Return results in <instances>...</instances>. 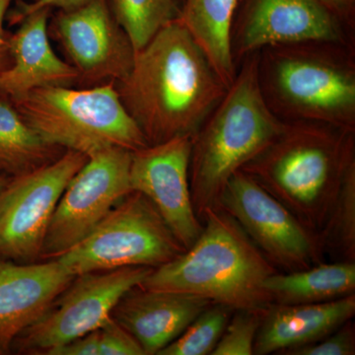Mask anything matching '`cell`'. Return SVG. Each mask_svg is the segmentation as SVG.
<instances>
[{
    "label": "cell",
    "instance_id": "3957f363",
    "mask_svg": "<svg viewBox=\"0 0 355 355\" xmlns=\"http://www.w3.org/2000/svg\"><path fill=\"white\" fill-rule=\"evenodd\" d=\"M257 73L279 120L355 132V44L312 40L266 46L258 51Z\"/></svg>",
    "mask_w": 355,
    "mask_h": 355
},
{
    "label": "cell",
    "instance_id": "44dd1931",
    "mask_svg": "<svg viewBox=\"0 0 355 355\" xmlns=\"http://www.w3.org/2000/svg\"><path fill=\"white\" fill-rule=\"evenodd\" d=\"M62 149L44 141L0 94V175L17 176L55 160Z\"/></svg>",
    "mask_w": 355,
    "mask_h": 355
},
{
    "label": "cell",
    "instance_id": "6da1fadb",
    "mask_svg": "<svg viewBox=\"0 0 355 355\" xmlns=\"http://www.w3.org/2000/svg\"><path fill=\"white\" fill-rule=\"evenodd\" d=\"M116 86L148 146L193 137L228 89L179 18L135 51Z\"/></svg>",
    "mask_w": 355,
    "mask_h": 355
},
{
    "label": "cell",
    "instance_id": "52a82bcc",
    "mask_svg": "<svg viewBox=\"0 0 355 355\" xmlns=\"http://www.w3.org/2000/svg\"><path fill=\"white\" fill-rule=\"evenodd\" d=\"M184 251L153 203L132 191L57 260L76 277L125 266L155 268Z\"/></svg>",
    "mask_w": 355,
    "mask_h": 355
},
{
    "label": "cell",
    "instance_id": "4dcf8cb0",
    "mask_svg": "<svg viewBox=\"0 0 355 355\" xmlns=\"http://www.w3.org/2000/svg\"><path fill=\"white\" fill-rule=\"evenodd\" d=\"M13 0H0V73L10 64L9 35L4 29V21Z\"/></svg>",
    "mask_w": 355,
    "mask_h": 355
},
{
    "label": "cell",
    "instance_id": "8992f818",
    "mask_svg": "<svg viewBox=\"0 0 355 355\" xmlns=\"http://www.w3.org/2000/svg\"><path fill=\"white\" fill-rule=\"evenodd\" d=\"M11 102L42 139L65 150L88 157L113 147L135 151L148 146L114 81L85 89L36 88Z\"/></svg>",
    "mask_w": 355,
    "mask_h": 355
},
{
    "label": "cell",
    "instance_id": "7402d4cb",
    "mask_svg": "<svg viewBox=\"0 0 355 355\" xmlns=\"http://www.w3.org/2000/svg\"><path fill=\"white\" fill-rule=\"evenodd\" d=\"M318 235L324 256L331 261L355 263V159L345 169Z\"/></svg>",
    "mask_w": 355,
    "mask_h": 355
},
{
    "label": "cell",
    "instance_id": "2e32d148",
    "mask_svg": "<svg viewBox=\"0 0 355 355\" xmlns=\"http://www.w3.org/2000/svg\"><path fill=\"white\" fill-rule=\"evenodd\" d=\"M212 304L209 299L139 286L123 294L112 317L139 342L144 355H158Z\"/></svg>",
    "mask_w": 355,
    "mask_h": 355
},
{
    "label": "cell",
    "instance_id": "9c48e42d",
    "mask_svg": "<svg viewBox=\"0 0 355 355\" xmlns=\"http://www.w3.org/2000/svg\"><path fill=\"white\" fill-rule=\"evenodd\" d=\"M87 159L67 150L41 167L9 178L0 191V259L33 263L40 258L58 200Z\"/></svg>",
    "mask_w": 355,
    "mask_h": 355
},
{
    "label": "cell",
    "instance_id": "ac0fdd59",
    "mask_svg": "<svg viewBox=\"0 0 355 355\" xmlns=\"http://www.w3.org/2000/svg\"><path fill=\"white\" fill-rule=\"evenodd\" d=\"M355 315V293L314 304H275L263 313L254 354H282L317 342Z\"/></svg>",
    "mask_w": 355,
    "mask_h": 355
},
{
    "label": "cell",
    "instance_id": "ffe728a7",
    "mask_svg": "<svg viewBox=\"0 0 355 355\" xmlns=\"http://www.w3.org/2000/svg\"><path fill=\"white\" fill-rule=\"evenodd\" d=\"M238 3L239 0H183L179 17L227 88L238 70L230 46Z\"/></svg>",
    "mask_w": 355,
    "mask_h": 355
},
{
    "label": "cell",
    "instance_id": "30bf717a",
    "mask_svg": "<svg viewBox=\"0 0 355 355\" xmlns=\"http://www.w3.org/2000/svg\"><path fill=\"white\" fill-rule=\"evenodd\" d=\"M218 207L238 222L279 272H297L326 261L318 233L242 170L228 182Z\"/></svg>",
    "mask_w": 355,
    "mask_h": 355
},
{
    "label": "cell",
    "instance_id": "f546056e",
    "mask_svg": "<svg viewBox=\"0 0 355 355\" xmlns=\"http://www.w3.org/2000/svg\"><path fill=\"white\" fill-rule=\"evenodd\" d=\"M350 29L355 30V0H316Z\"/></svg>",
    "mask_w": 355,
    "mask_h": 355
},
{
    "label": "cell",
    "instance_id": "d6a6232c",
    "mask_svg": "<svg viewBox=\"0 0 355 355\" xmlns=\"http://www.w3.org/2000/svg\"><path fill=\"white\" fill-rule=\"evenodd\" d=\"M181 2H183V0H181Z\"/></svg>",
    "mask_w": 355,
    "mask_h": 355
},
{
    "label": "cell",
    "instance_id": "f1b7e54d",
    "mask_svg": "<svg viewBox=\"0 0 355 355\" xmlns=\"http://www.w3.org/2000/svg\"><path fill=\"white\" fill-rule=\"evenodd\" d=\"M46 355H99V331L74 338L51 349Z\"/></svg>",
    "mask_w": 355,
    "mask_h": 355
},
{
    "label": "cell",
    "instance_id": "603a6c76",
    "mask_svg": "<svg viewBox=\"0 0 355 355\" xmlns=\"http://www.w3.org/2000/svg\"><path fill=\"white\" fill-rule=\"evenodd\" d=\"M114 19L130 39L135 51L146 46L181 14V0H109Z\"/></svg>",
    "mask_w": 355,
    "mask_h": 355
},
{
    "label": "cell",
    "instance_id": "9a60e30c",
    "mask_svg": "<svg viewBox=\"0 0 355 355\" xmlns=\"http://www.w3.org/2000/svg\"><path fill=\"white\" fill-rule=\"evenodd\" d=\"M74 277L57 259L41 263L0 259V355L11 354L16 338L43 316Z\"/></svg>",
    "mask_w": 355,
    "mask_h": 355
},
{
    "label": "cell",
    "instance_id": "7c38bea8",
    "mask_svg": "<svg viewBox=\"0 0 355 355\" xmlns=\"http://www.w3.org/2000/svg\"><path fill=\"white\" fill-rule=\"evenodd\" d=\"M312 40L355 44V30L316 0H239L230 36L237 69L266 46Z\"/></svg>",
    "mask_w": 355,
    "mask_h": 355
},
{
    "label": "cell",
    "instance_id": "7a4b0ae2",
    "mask_svg": "<svg viewBox=\"0 0 355 355\" xmlns=\"http://www.w3.org/2000/svg\"><path fill=\"white\" fill-rule=\"evenodd\" d=\"M354 159L355 132L321 121H284L241 170L318 233Z\"/></svg>",
    "mask_w": 355,
    "mask_h": 355
},
{
    "label": "cell",
    "instance_id": "1f68e13d",
    "mask_svg": "<svg viewBox=\"0 0 355 355\" xmlns=\"http://www.w3.org/2000/svg\"><path fill=\"white\" fill-rule=\"evenodd\" d=\"M9 178L4 176V175H0V191H2V189L4 188V186L7 184V182H8Z\"/></svg>",
    "mask_w": 355,
    "mask_h": 355
},
{
    "label": "cell",
    "instance_id": "8fae6325",
    "mask_svg": "<svg viewBox=\"0 0 355 355\" xmlns=\"http://www.w3.org/2000/svg\"><path fill=\"white\" fill-rule=\"evenodd\" d=\"M132 153L113 147L88 156L58 200L40 258L55 260L67 253L132 191Z\"/></svg>",
    "mask_w": 355,
    "mask_h": 355
},
{
    "label": "cell",
    "instance_id": "484cf974",
    "mask_svg": "<svg viewBox=\"0 0 355 355\" xmlns=\"http://www.w3.org/2000/svg\"><path fill=\"white\" fill-rule=\"evenodd\" d=\"M355 324L352 320L317 342L287 350L282 355H354Z\"/></svg>",
    "mask_w": 355,
    "mask_h": 355
},
{
    "label": "cell",
    "instance_id": "5bb4252c",
    "mask_svg": "<svg viewBox=\"0 0 355 355\" xmlns=\"http://www.w3.org/2000/svg\"><path fill=\"white\" fill-rule=\"evenodd\" d=\"M191 140L184 135L132 151L130 170L132 190L153 203L186 250L197 241L203 226L191 202Z\"/></svg>",
    "mask_w": 355,
    "mask_h": 355
},
{
    "label": "cell",
    "instance_id": "4fadbf2b",
    "mask_svg": "<svg viewBox=\"0 0 355 355\" xmlns=\"http://www.w3.org/2000/svg\"><path fill=\"white\" fill-rule=\"evenodd\" d=\"M51 32L78 72L79 81L88 85L118 83L132 69L135 51L114 19L109 0L58 10Z\"/></svg>",
    "mask_w": 355,
    "mask_h": 355
},
{
    "label": "cell",
    "instance_id": "d4e9b609",
    "mask_svg": "<svg viewBox=\"0 0 355 355\" xmlns=\"http://www.w3.org/2000/svg\"><path fill=\"white\" fill-rule=\"evenodd\" d=\"M265 311H233L211 355H253Z\"/></svg>",
    "mask_w": 355,
    "mask_h": 355
},
{
    "label": "cell",
    "instance_id": "5b68a950",
    "mask_svg": "<svg viewBox=\"0 0 355 355\" xmlns=\"http://www.w3.org/2000/svg\"><path fill=\"white\" fill-rule=\"evenodd\" d=\"M257 64L258 51L242 60L225 95L193 135L189 180L200 221L207 210L219 207L233 175L284 128L261 96Z\"/></svg>",
    "mask_w": 355,
    "mask_h": 355
},
{
    "label": "cell",
    "instance_id": "cb8c5ba5",
    "mask_svg": "<svg viewBox=\"0 0 355 355\" xmlns=\"http://www.w3.org/2000/svg\"><path fill=\"white\" fill-rule=\"evenodd\" d=\"M233 310L212 303L158 355H211Z\"/></svg>",
    "mask_w": 355,
    "mask_h": 355
},
{
    "label": "cell",
    "instance_id": "83f0119b",
    "mask_svg": "<svg viewBox=\"0 0 355 355\" xmlns=\"http://www.w3.org/2000/svg\"><path fill=\"white\" fill-rule=\"evenodd\" d=\"M93 0H33L30 2H21L17 8L14 9L11 14V20L14 24H17L25 16L43 9H57V10H71L85 6Z\"/></svg>",
    "mask_w": 355,
    "mask_h": 355
},
{
    "label": "cell",
    "instance_id": "e0dca14e",
    "mask_svg": "<svg viewBox=\"0 0 355 355\" xmlns=\"http://www.w3.org/2000/svg\"><path fill=\"white\" fill-rule=\"evenodd\" d=\"M51 10L43 9L25 16L9 37L10 64L0 73V94L9 99L46 86L78 83L73 65L58 58L49 38Z\"/></svg>",
    "mask_w": 355,
    "mask_h": 355
},
{
    "label": "cell",
    "instance_id": "d6986e66",
    "mask_svg": "<svg viewBox=\"0 0 355 355\" xmlns=\"http://www.w3.org/2000/svg\"><path fill=\"white\" fill-rule=\"evenodd\" d=\"M265 288L275 304H314L355 293V263L331 261L297 272L272 273Z\"/></svg>",
    "mask_w": 355,
    "mask_h": 355
},
{
    "label": "cell",
    "instance_id": "ba28073f",
    "mask_svg": "<svg viewBox=\"0 0 355 355\" xmlns=\"http://www.w3.org/2000/svg\"><path fill=\"white\" fill-rule=\"evenodd\" d=\"M153 268L125 266L76 275L43 316L16 338L11 352L43 354L98 330L125 292L139 286Z\"/></svg>",
    "mask_w": 355,
    "mask_h": 355
},
{
    "label": "cell",
    "instance_id": "277c9868",
    "mask_svg": "<svg viewBox=\"0 0 355 355\" xmlns=\"http://www.w3.org/2000/svg\"><path fill=\"white\" fill-rule=\"evenodd\" d=\"M197 241L165 265L153 268L140 286L193 294L234 310H266L265 282L279 272L225 210H207Z\"/></svg>",
    "mask_w": 355,
    "mask_h": 355
},
{
    "label": "cell",
    "instance_id": "4316f807",
    "mask_svg": "<svg viewBox=\"0 0 355 355\" xmlns=\"http://www.w3.org/2000/svg\"><path fill=\"white\" fill-rule=\"evenodd\" d=\"M99 331V355H144L139 342L113 317Z\"/></svg>",
    "mask_w": 355,
    "mask_h": 355
}]
</instances>
